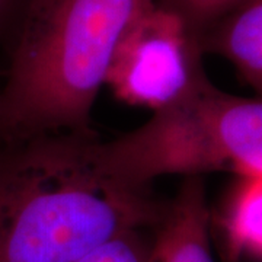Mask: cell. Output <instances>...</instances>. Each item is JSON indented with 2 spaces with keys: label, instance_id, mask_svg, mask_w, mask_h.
Listing matches in <instances>:
<instances>
[{
  "label": "cell",
  "instance_id": "8",
  "mask_svg": "<svg viewBox=\"0 0 262 262\" xmlns=\"http://www.w3.org/2000/svg\"><path fill=\"white\" fill-rule=\"evenodd\" d=\"M153 229H128L95 246L75 262H151Z\"/></svg>",
  "mask_w": 262,
  "mask_h": 262
},
{
  "label": "cell",
  "instance_id": "2",
  "mask_svg": "<svg viewBox=\"0 0 262 262\" xmlns=\"http://www.w3.org/2000/svg\"><path fill=\"white\" fill-rule=\"evenodd\" d=\"M150 0H31L0 88V144L95 137L92 110L120 38Z\"/></svg>",
  "mask_w": 262,
  "mask_h": 262
},
{
  "label": "cell",
  "instance_id": "4",
  "mask_svg": "<svg viewBox=\"0 0 262 262\" xmlns=\"http://www.w3.org/2000/svg\"><path fill=\"white\" fill-rule=\"evenodd\" d=\"M203 56L184 20L150 0L120 38L103 84L118 101L156 113L208 82Z\"/></svg>",
  "mask_w": 262,
  "mask_h": 262
},
{
  "label": "cell",
  "instance_id": "5",
  "mask_svg": "<svg viewBox=\"0 0 262 262\" xmlns=\"http://www.w3.org/2000/svg\"><path fill=\"white\" fill-rule=\"evenodd\" d=\"M208 230L219 262H262V178L230 179L208 203Z\"/></svg>",
  "mask_w": 262,
  "mask_h": 262
},
{
  "label": "cell",
  "instance_id": "6",
  "mask_svg": "<svg viewBox=\"0 0 262 262\" xmlns=\"http://www.w3.org/2000/svg\"><path fill=\"white\" fill-rule=\"evenodd\" d=\"M151 262H217L208 230V200L203 177L185 178L153 229Z\"/></svg>",
  "mask_w": 262,
  "mask_h": 262
},
{
  "label": "cell",
  "instance_id": "10",
  "mask_svg": "<svg viewBox=\"0 0 262 262\" xmlns=\"http://www.w3.org/2000/svg\"><path fill=\"white\" fill-rule=\"evenodd\" d=\"M31 0H0V47H8Z\"/></svg>",
  "mask_w": 262,
  "mask_h": 262
},
{
  "label": "cell",
  "instance_id": "3",
  "mask_svg": "<svg viewBox=\"0 0 262 262\" xmlns=\"http://www.w3.org/2000/svg\"><path fill=\"white\" fill-rule=\"evenodd\" d=\"M88 150L102 173L137 189L165 175L262 178L261 98L234 96L208 80L139 128L106 143L94 139Z\"/></svg>",
  "mask_w": 262,
  "mask_h": 262
},
{
  "label": "cell",
  "instance_id": "9",
  "mask_svg": "<svg viewBox=\"0 0 262 262\" xmlns=\"http://www.w3.org/2000/svg\"><path fill=\"white\" fill-rule=\"evenodd\" d=\"M237 2L239 0H156L162 8L182 19L195 37Z\"/></svg>",
  "mask_w": 262,
  "mask_h": 262
},
{
  "label": "cell",
  "instance_id": "1",
  "mask_svg": "<svg viewBox=\"0 0 262 262\" xmlns=\"http://www.w3.org/2000/svg\"><path fill=\"white\" fill-rule=\"evenodd\" d=\"M96 137L0 144V262H75L128 229H155L166 203L96 168Z\"/></svg>",
  "mask_w": 262,
  "mask_h": 262
},
{
  "label": "cell",
  "instance_id": "7",
  "mask_svg": "<svg viewBox=\"0 0 262 262\" xmlns=\"http://www.w3.org/2000/svg\"><path fill=\"white\" fill-rule=\"evenodd\" d=\"M196 39L203 54L225 57L239 80L261 98L262 0H239Z\"/></svg>",
  "mask_w": 262,
  "mask_h": 262
}]
</instances>
